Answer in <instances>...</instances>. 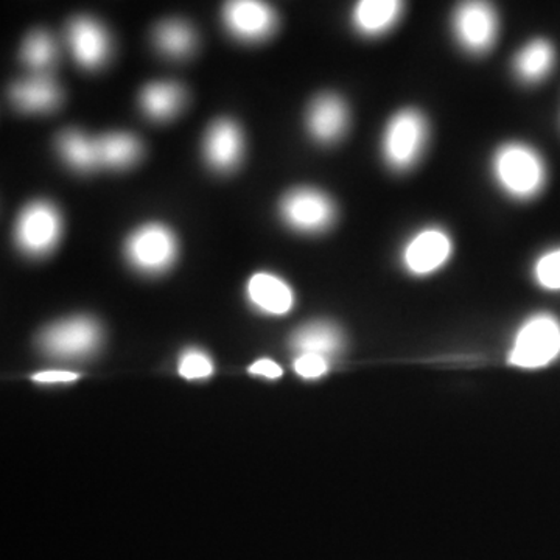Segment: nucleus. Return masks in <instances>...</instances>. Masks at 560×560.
<instances>
[{
	"mask_svg": "<svg viewBox=\"0 0 560 560\" xmlns=\"http://www.w3.org/2000/svg\"><path fill=\"white\" fill-rule=\"evenodd\" d=\"M493 175L501 189L517 200L536 197L547 183V167L540 154L518 142L506 143L497 151Z\"/></svg>",
	"mask_w": 560,
	"mask_h": 560,
	"instance_id": "nucleus-1",
	"label": "nucleus"
},
{
	"mask_svg": "<svg viewBox=\"0 0 560 560\" xmlns=\"http://www.w3.org/2000/svg\"><path fill=\"white\" fill-rule=\"evenodd\" d=\"M427 140L429 125L425 117L416 109L400 110L389 120L383 135V158L394 171H410L422 156Z\"/></svg>",
	"mask_w": 560,
	"mask_h": 560,
	"instance_id": "nucleus-2",
	"label": "nucleus"
},
{
	"mask_svg": "<svg viewBox=\"0 0 560 560\" xmlns=\"http://www.w3.org/2000/svg\"><path fill=\"white\" fill-rule=\"evenodd\" d=\"M560 352V324L548 315L530 318L515 337L510 361L514 366L537 370L547 366Z\"/></svg>",
	"mask_w": 560,
	"mask_h": 560,
	"instance_id": "nucleus-3",
	"label": "nucleus"
},
{
	"mask_svg": "<svg viewBox=\"0 0 560 560\" xmlns=\"http://www.w3.org/2000/svg\"><path fill=\"white\" fill-rule=\"evenodd\" d=\"M178 254V242L168 228L147 224L132 232L127 242V257L136 270L158 275L172 267Z\"/></svg>",
	"mask_w": 560,
	"mask_h": 560,
	"instance_id": "nucleus-4",
	"label": "nucleus"
},
{
	"mask_svg": "<svg viewBox=\"0 0 560 560\" xmlns=\"http://www.w3.org/2000/svg\"><path fill=\"white\" fill-rule=\"evenodd\" d=\"M60 212L47 201H36L22 210L16 223V242L31 256H46L60 242Z\"/></svg>",
	"mask_w": 560,
	"mask_h": 560,
	"instance_id": "nucleus-5",
	"label": "nucleus"
},
{
	"mask_svg": "<svg viewBox=\"0 0 560 560\" xmlns=\"http://www.w3.org/2000/svg\"><path fill=\"white\" fill-rule=\"evenodd\" d=\"M102 331L94 319L72 318L47 327L40 334L44 352L58 359H80L90 355L101 345Z\"/></svg>",
	"mask_w": 560,
	"mask_h": 560,
	"instance_id": "nucleus-6",
	"label": "nucleus"
},
{
	"mask_svg": "<svg viewBox=\"0 0 560 560\" xmlns=\"http://www.w3.org/2000/svg\"><path fill=\"white\" fill-rule=\"evenodd\" d=\"M282 219L293 230L316 234L326 231L334 223L337 210L334 201L323 191L308 189L291 190L280 205Z\"/></svg>",
	"mask_w": 560,
	"mask_h": 560,
	"instance_id": "nucleus-7",
	"label": "nucleus"
},
{
	"mask_svg": "<svg viewBox=\"0 0 560 560\" xmlns=\"http://www.w3.org/2000/svg\"><path fill=\"white\" fill-rule=\"evenodd\" d=\"M453 32L464 50L474 55L492 49L499 35V18L485 2L460 3L453 18Z\"/></svg>",
	"mask_w": 560,
	"mask_h": 560,
	"instance_id": "nucleus-8",
	"label": "nucleus"
},
{
	"mask_svg": "<svg viewBox=\"0 0 560 560\" xmlns=\"http://www.w3.org/2000/svg\"><path fill=\"white\" fill-rule=\"evenodd\" d=\"M452 250L453 243L447 232L438 228H427L408 241L401 253V260L412 275L427 276L440 270L442 265L451 259Z\"/></svg>",
	"mask_w": 560,
	"mask_h": 560,
	"instance_id": "nucleus-9",
	"label": "nucleus"
},
{
	"mask_svg": "<svg viewBox=\"0 0 560 560\" xmlns=\"http://www.w3.org/2000/svg\"><path fill=\"white\" fill-rule=\"evenodd\" d=\"M223 18L228 31L248 43L267 39L278 27V18L270 5L249 0L226 3Z\"/></svg>",
	"mask_w": 560,
	"mask_h": 560,
	"instance_id": "nucleus-10",
	"label": "nucleus"
},
{
	"mask_svg": "<svg viewBox=\"0 0 560 560\" xmlns=\"http://www.w3.org/2000/svg\"><path fill=\"white\" fill-rule=\"evenodd\" d=\"M68 44L73 58L84 69H98L110 55L108 32L91 18H75L68 27Z\"/></svg>",
	"mask_w": 560,
	"mask_h": 560,
	"instance_id": "nucleus-11",
	"label": "nucleus"
},
{
	"mask_svg": "<svg viewBox=\"0 0 560 560\" xmlns=\"http://www.w3.org/2000/svg\"><path fill=\"white\" fill-rule=\"evenodd\" d=\"M307 127L320 143L340 140L349 127V109L338 95L324 94L312 103Z\"/></svg>",
	"mask_w": 560,
	"mask_h": 560,
	"instance_id": "nucleus-12",
	"label": "nucleus"
},
{
	"mask_svg": "<svg viewBox=\"0 0 560 560\" xmlns=\"http://www.w3.org/2000/svg\"><path fill=\"white\" fill-rule=\"evenodd\" d=\"M242 153L241 128L232 120H217L205 139V156L210 167L219 172H230L241 161Z\"/></svg>",
	"mask_w": 560,
	"mask_h": 560,
	"instance_id": "nucleus-13",
	"label": "nucleus"
},
{
	"mask_svg": "<svg viewBox=\"0 0 560 560\" xmlns=\"http://www.w3.org/2000/svg\"><path fill=\"white\" fill-rule=\"evenodd\" d=\"M10 97L25 113H50L60 105L62 92L50 77L36 75L14 83Z\"/></svg>",
	"mask_w": 560,
	"mask_h": 560,
	"instance_id": "nucleus-14",
	"label": "nucleus"
},
{
	"mask_svg": "<svg viewBox=\"0 0 560 560\" xmlns=\"http://www.w3.org/2000/svg\"><path fill=\"white\" fill-rule=\"evenodd\" d=\"M291 348L298 355L329 357L342 348L341 331L330 323H311L302 326L291 338Z\"/></svg>",
	"mask_w": 560,
	"mask_h": 560,
	"instance_id": "nucleus-15",
	"label": "nucleus"
},
{
	"mask_svg": "<svg viewBox=\"0 0 560 560\" xmlns=\"http://www.w3.org/2000/svg\"><path fill=\"white\" fill-rule=\"evenodd\" d=\"M404 13L396 0H363L353 10V25L361 35L381 36L390 31Z\"/></svg>",
	"mask_w": 560,
	"mask_h": 560,
	"instance_id": "nucleus-16",
	"label": "nucleus"
},
{
	"mask_svg": "<svg viewBox=\"0 0 560 560\" xmlns=\"http://www.w3.org/2000/svg\"><path fill=\"white\" fill-rule=\"evenodd\" d=\"M248 294L257 308L271 315H285L293 307V291L282 279L268 272H259L250 278Z\"/></svg>",
	"mask_w": 560,
	"mask_h": 560,
	"instance_id": "nucleus-17",
	"label": "nucleus"
},
{
	"mask_svg": "<svg viewBox=\"0 0 560 560\" xmlns=\"http://www.w3.org/2000/svg\"><path fill=\"white\" fill-rule=\"evenodd\" d=\"M556 51L551 43L534 39L526 44L514 60V70L525 83H539L555 68Z\"/></svg>",
	"mask_w": 560,
	"mask_h": 560,
	"instance_id": "nucleus-18",
	"label": "nucleus"
},
{
	"mask_svg": "<svg viewBox=\"0 0 560 560\" xmlns=\"http://www.w3.org/2000/svg\"><path fill=\"white\" fill-rule=\"evenodd\" d=\"M58 153L73 171L88 173L101 167L98 160L97 139L88 138L77 130H66L58 136Z\"/></svg>",
	"mask_w": 560,
	"mask_h": 560,
	"instance_id": "nucleus-19",
	"label": "nucleus"
},
{
	"mask_svg": "<svg viewBox=\"0 0 560 560\" xmlns=\"http://www.w3.org/2000/svg\"><path fill=\"white\" fill-rule=\"evenodd\" d=\"M183 88L176 83H151L140 94L143 113L153 120H168L183 108Z\"/></svg>",
	"mask_w": 560,
	"mask_h": 560,
	"instance_id": "nucleus-20",
	"label": "nucleus"
},
{
	"mask_svg": "<svg viewBox=\"0 0 560 560\" xmlns=\"http://www.w3.org/2000/svg\"><path fill=\"white\" fill-rule=\"evenodd\" d=\"M98 160L108 168H127L142 153L140 142L128 132H109L97 139Z\"/></svg>",
	"mask_w": 560,
	"mask_h": 560,
	"instance_id": "nucleus-21",
	"label": "nucleus"
},
{
	"mask_svg": "<svg viewBox=\"0 0 560 560\" xmlns=\"http://www.w3.org/2000/svg\"><path fill=\"white\" fill-rule=\"evenodd\" d=\"M154 44L162 54L172 58H184L191 54L197 38L189 25L180 21H167L158 25Z\"/></svg>",
	"mask_w": 560,
	"mask_h": 560,
	"instance_id": "nucleus-22",
	"label": "nucleus"
},
{
	"mask_svg": "<svg viewBox=\"0 0 560 560\" xmlns=\"http://www.w3.org/2000/svg\"><path fill=\"white\" fill-rule=\"evenodd\" d=\"M57 43L50 33L44 31L33 32L22 47V60L28 68L38 70V72L51 68L57 61Z\"/></svg>",
	"mask_w": 560,
	"mask_h": 560,
	"instance_id": "nucleus-23",
	"label": "nucleus"
},
{
	"mask_svg": "<svg viewBox=\"0 0 560 560\" xmlns=\"http://www.w3.org/2000/svg\"><path fill=\"white\" fill-rule=\"evenodd\" d=\"M537 282L547 290H560V248L544 254L534 268Z\"/></svg>",
	"mask_w": 560,
	"mask_h": 560,
	"instance_id": "nucleus-24",
	"label": "nucleus"
},
{
	"mask_svg": "<svg viewBox=\"0 0 560 560\" xmlns=\"http://www.w3.org/2000/svg\"><path fill=\"white\" fill-rule=\"evenodd\" d=\"M213 372L212 361L200 350H187L179 361V374L187 381L208 378Z\"/></svg>",
	"mask_w": 560,
	"mask_h": 560,
	"instance_id": "nucleus-25",
	"label": "nucleus"
},
{
	"mask_svg": "<svg viewBox=\"0 0 560 560\" xmlns=\"http://www.w3.org/2000/svg\"><path fill=\"white\" fill-rule=\"evenodd\" d=\"M294 371L304 378L323 377L329 371V360L319 355H298Z\"/></svg>",
	"mask_w": 560,
	"mask_h": 560,
	"instance_id": "nucleus-26",
	"label": "nucleus"
},
{
	"mask_svg": "<svg viewBox=\"0 0 560 560\" xmlns=\"http://www.w3.org/2000/svg\"><path fill=\"white\" fill-rule=\"evenodd\" d=\"M79 374L69 371H46L33 375V381L36 383H46V385H54V383H70L75 382Z\"/></svg>",
	"mask_w": 560,
	"mask_h": 560,
	"instance_id": "nucleus-27",
	"label": "nucleus"
},
{
	"mask_svg": "<svg viewBox=\"0 0 560 560\" xmlns=\"http://www.w3.org/2000/svg\"><path fill=\"white\" fill-rule=\"evenodd\" d=\"M250 374L264 375L267 378H279L282 375V368L272 360L264 359L256 361L253 366L249 368Z\"/></svg>",
	"mask_w": 560,
	"mask_h": 560,
	"instance_id": "nucleus-28",
	"label": "nucleus"
}]
</instances>
